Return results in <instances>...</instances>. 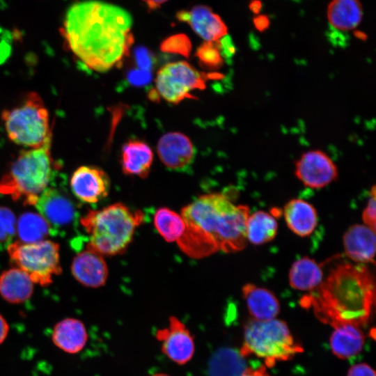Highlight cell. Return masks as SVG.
Listing matches in <instances>:
<instances>
[{"instance_id":"cell-7","label":"cell","mask_w":376,"mask_h":376,"mask_svg":"<svg viewBox=\"0 0 376 376\" xmlns=\"http://www.w3.org/2000/svg\"><path fill=\"white\" fill-rule=\"evenodd\" d=\"M303 351L286 323L272 319L258 321L252 319L245 324L240 354L244 357L254 354L265 360L270 367L277 361L292 359Z\"/></svg>"},{"instance_id":"cell-36","label":"cell","mask_w":376,"mask_h":376,"mask_svg":"<svg viewBox=\"0 0 376 376\" xmlns=\"http://www.w3.org/2000/svg\"><path fill=\"white\" fill-rule=\"evenodd\" d=\"M347 376H375V373L369 365L362 363L352 366Z\"/></svg>"},{"instance_id":"cell-25","label":"cell","mask_w":376,"mask_h":376,"mask_svg":"<svg viewBox=\"0 0 376 376\" xmlns=\"http://www.w3.org/2000/svg\"><path fill=\"white\" fill-rule=\"evenodd\" d=\"M290 286L299 290H313L323 281V272L315 260L303 257L295 261L289 271Z\"/></svg>"},{"instance_id":"cell-30","label":"cell","mask_w":376,"mask_h":376,"mask_svg":"<svg viewBox=\"0 0 376 376\" xmlns=\"http://www.w3.org/2000/svg\"><path fill=\"white\" fill-rule=\"evenodd\" d=\"M196 56L199 63L209 70H217L224 64L219 40L203 42L196 49Z\"/></svg>"},{"instance_id":"cell-17","label":"cell","mask_w":376,"mask_h":376,"mask_svg":"<svg viewBox=\"0 0 376 376\" xmlns=\"http://www.w3.org/2000/svg\"><path fill=\"white\" fill-rule=\"evenodd\" d=\"M343 241L345 252L350 259L375 264V231L366 225L354 224L345 233Z\"/></svg>"},{"instance_id":"cell-8","label":"cell","mask_w":376,"mask_h":376,"mask_svg":"<svg viewBox=\"0 0 376 376\" xmlns=\"http://www.w3.org/2000/svg\"><path fill=\"white\" fill-rule=\"evenodd\" d=\"M59 245L45 240L34 243L12 242L7 251L10 260L31 278L42 286L49 285L54 276L62 272Z\"/></svg>"},{"instance_id":"cell-42","label":"cell","mask_w":376,"mask_h":376,"mask_svg":"<svg viewBox=\"0 0 376 376\" xmlns=\"http://www.w3.org/2000/svg\"><path fill=\"white\" fill-rule=\"evenodd\" d=\"M151 376H171L170 375L165 373H156Z\"/></svg>"},{"instance_id":"cell-24","label":"cell","mask_w":376,"mask_h":376,"mask_svg":"<svg viewBox=\"0 0 376 376\" xmlns=\"http://www.w3.org/2000/svg\"><path fill=\"white\" fill-rule=\"evenodd\" d=\"M363 16L362 6L359 0H332L328 6L327 17L338 30L355 29Z\"/></svg>"},{"instance_id":"cell-23","label":"cell","mask_w":376,"mask_h":376,"mask_svg":"<svg viewBox=\"0 0 376 376\" xmlns=\"http://www.w3.org/2000/svg\"><path fill=\"white\" fill-rule=\"evenodd\" d=\"M334 327L330 346L334 355L339 359H347L361 351L365 338L359 327L351 324H340Z\"/></svg>"},{"instance_id":"cell-3","label":"cell","mask_w":376,"mask_h":376,"mask_svg":"<svg viewBox=\"0 0 376 376\" xmlns=\"http://www.w3.org/2000/svg\"><path fill=\"white\" fill-rule=\"evenodd\" d=\"M315 289V293L304 299L303 304L311 305L321 320L333 327L340 324L359 327L369 320L375 285L366 266L339 265Z\"/></svg>"},{"instance_id":"cell-14","label":"cell","mask_w":376,"mask_h":376,"mask_svg":"<svg viewBox=\"0 0 376 376\" xmlns=\"http://www.w3.org/2000/svg\"><path fill=\"white\" fill-rule=\"evenodd\" d=\"M157 150L163 164L178 171H186L192 164L196 154L191 141L179 132H171L162 136Z\"/></svg>"},{"instance_id":"cell-29","label":"cell","mask_w":376,"mask_h":376,"mask_svg":"<svg viewBox=\"0 0 376 376\" xmlns=\"http://www.w3.org/2000/svg\"><path fill=\"white\" fill-rule=\"evenodd\" d=\"M154 225L159 235L168 242H177L186 228L182 216L167 207H160L156 211Z\"/></svg>"},{"instance_id":"cell-10","label":"cell","mask_w":376,"mask_h":376,"mask_svg":"<svg viewBox=\"0 0 376 376\" xmlns=\"http://www.w3.org/2000/svg\"><path fill=\"white\" fill-rule=\"evenodd\" d=\"M53 181L40 195L35 206L49 224L51 235H65L77 226L78 212L66 190Z\"/></svg>"},{"instance_id":"cell-11","label":"cell","mask_w":376,"mask_h":376,"mask_svg":"<svg viewBox=\"0 0 376 376\" xmlns=\"http://www.w3.org/2000/svg\"><path fill=\"white\" fill-rule=\"evenodd\" d=\"M155 338L161 343L162 353L176 364L183 366L192 359L194 338L187 326L176 317H170L168 327L158 329Z\"/></svg>"},{"instance_id":"cell-6","label":"cell","mask_w":376,"mask_h":376,"mask_svg":"<svg viewBox=\"0 0 376 376\" xmlns=\"http://www.w3.org/2000/svg\"><path fill=\"white\" fill-rule=\"evenodd\" d=\"M1 118L8 137L19 146L37 148L52 141L48 110L36 92L26 93L18 104L4 109Z\"/></svg>"},{"instance_id":"cell-40","label":"cell","mask_w":376,"mask_h":376,"mask_svg":"<svg viewBox=\"0 0 376 376\" xmlns=\"http://www.w3.org/2000/svg\"><path fill=\"white\" fill-rule=\"evenodd\" d=\"M150 9H155L168 0H142Z\"/></svg>"},{"instance_id":"cell-19","label":"cell","mask_w":376,"mask_h":376,"mask_svg":"<svg viewBox=\"0 0 376 376\" xmlns=\"http://www.w3.org/2000/svg\"><path fill=\"white\" fill-rule=\"evenodd\" d=\"M52 339L53 343L63 352L77 354L86 346L88 334L81 320L68 318L59 321L54 326Z\"/></svg>"},{"instance_id":"cell-21","label":"cell","mask_w":376,"mask_h":376,"mask_svg":"<svg viewBox=\"0 0 376 376\" xmlns=\"http://www.w3.org/2000/svg\"><path fill=\"white\" fill-rule=\"evenodd\" d=\"M283 215L288 227L300 237L310 235L318 224V214L314 206L299 198L291 199L285 204Z\"/></svg>"},{"instance_id":"cell-22","label":"cell","mask_w":376,"mask_h":376,"mask_svg":"<svg viewBox=\"0 0 376 376\" xmlns=\"http://www.w3.org/2000/svg\"><path fill=\"white\" fill-rule=\"evenodd\" d=\"M33 282L26 273L15 267L0 274V295L10 304H22L30 299Z\"/></svg>"},{"instance_id":"cell-2","label":"cell","mask_w":376,"mask_h":376,"mask_svg":"<svg viewBox=\"0 0 376 376\" xmlns=\"http://www.w3.org/2000/svg\"><path fill=\"white\" fill-rule=\"evenodd\" d=\"M249 212L248 206L235 205L222 194L201 195L182 209L186 228L177 242L183 252L196 258L219 250L241 251L247 242Z\"/></svg>"},{"instance_id":"cell-18","label":"cell","mask_w":376,"mask_h":376,"mask_svg":"<svg viewBox=\"0 0 376 376\" xmlns=\"http://www.w3.org/2000/svg\"><path fill=\"white\" fill-rule=\"evenodd\" d=\"M242 295L249 314L253 320L265 321L274 319L280 311V304L269 290L253 283L242 287Z\"/></svg>"},{"instance_id":"cell-33","label":"cell","mask_w":376,"mask_h":376,"mask_svg":"<svg viewBox=\"0 0 376 376\" xmlns=\"http://www.w3.org/2000/svg\"><path fill=\"white\" fill-rule=\"evenodd\" d=\"M375 204V186H373L370 190V196L362 213V219L364 225L368 226L374 231H375L376 227Z\"/></svg>"},{"instance_id":"cell-16","label":"cell","mask_w":376,"mask_h":376,"mask_svg":"<svg viewBox=\"0 0 376 376\" xmlns=\"http://www.w3.org/2000/svg\"><path fill=\"white\" fill-rule=\"evenodd\" d=\"M71 272L78 282L89 288L104 285L108 277V267L103 256L87 247L73 258Z\"/></svg>"},{"instance_id":"cell-13","label":"cell","mask_w":376,"mask_h":376,"mask_svg":"<svg viewBox=\"0 0 376 376\" xmlns=\"http://www.w3.org/2000/svg\"><path fill=\"white\" fill-rule=\"evenodd\" d=\"M73 195L81 202L94 204L106 198L110 189V180L99 167L84 165L72 173L70 181Z\"/></svg>"},{"instance_id":"cell-20","label":"cell","mask_w":376,"mask_h":376,"mask_svg":"<svg viewBox=\"0 0 376 376\" xmlns=\"http://www.w3.org/2000/svg\"><path fill=\"white\" fill-rule=\"evenodd\" d=\"M152 161V149L142 141L130 140L122 147L121 167L125 175L146 178L150 173Z\"/></svg>"},{"instance_id":"cell-12","label":"cell","mask_w":376,"mask_h":376,"mask_svg":"<svg viewBox=\"0 0 376 376\" xmlns=\"http://www.w3.org/2000/svg\"><path fill=\"white\" fill-rule=\"evenodd\" d=\"M295 175L306 186L322 188L338 175V169L323 151L313 150L304 153L295 163Z\"/></svg>"},{"instance_id":"cell-41","label":"cell","mask_w":376,"mask_h":376,"mask_svg":"<svg viewBox=\"0 0 376 376\" xmlns=\"http://www.w3.org/2000/svg\"><path fill=\"white\" fill-rule=\"evenodd\" d=\"M260 3L259 1H257V2H255L253 3V7H251V8L253 9V10L255 12V11H258L259 10V8H260Z\"/></svg>"},{"instance_id":"cell-15","label":"cell","mask_w":376,"mask_h":376,"mask_svg":"<svg viewBox=\"0 0 376 376\" xmlns=\"http://www.w3.org/2000/svg\"><path fill=\"white\" fill-rule=\"evenodd\" d=\"M176 17L189 24L207 42L217 41L227 35L228 29L221 17L206 6L197 5L190 10H180Z\"/></svg>"},{"instance_id":"cell-9","label":"cell","mask_w":376,"mask_h":376,"mask_svg":"<svg viewBox=\"0 0 376 376\" xmlns=\"http://www.w3.org/2000/svg\"><path fill=\"white\" fill-rule=\"evenodd\" d=\"M213 75L200 72L186 61L169 63L157 72V93L166 102L178 104L184 99L194 98L191 91L205 89L206 80Z\"/></svg>"},{"instance_id":"cell-31","label":"cell","mask_w":376,"mask_h":376,"mask_svg":"<svg viewBox=\"0 0 376 376\" xmlns=\"http://www.w3.org/2000/svg\"><path fill=\"white\" fill-rule=\"evenodd\" d=\"M17 219L8 207L0 206V252L7 249L16 235Z\"/></svg>"},{"instance_id":"cell-4","label":"cell","mask_w":376,"mask_h":376,"mask_svg":"<svg viewBox=\"0 0 376 376\" xmlns=\"http://www.w3.org/2000/svg\"><path fill=\"white\" fill-rule=\"evenodd\" d=\"M51 143L22 150L0 179V194L24 205H35L58 175V165L51 155Z\"/></svg>"},{"instance_id":"cell-26","label":"cell","mask_w":376,"mask_h":376,"mask_svg":"<svg viewBox=\"0 0 376 376\" xmlns=\"http://www.w3.org/2000/svg\"><path fill=\"white\" fill-rule=\"evenodd\" d=\"M246 367L240 351L221 348L211 357L208 364L209 376H242Z\"/></svg>"},{"instance_id":"cell-37","label":"cell","mask_w":376,"mask_h":376,"mask_svg":"<svg viewBox=\"0 0 376 376\" xmlns=\"http://www.w3.org/2000/svg\"><path fill=\"white\" fill-rule=\"evenodd\" d=\"M9 331V325L0 313V345L5 340Z\"/></svg>"},{"instance_id":"cell-35","label":"cell","mask_w":376,"mask_h":376,"mask_svg":"<svg viewBox=\"0 0 376 376\" xmlns=\"http://www.w3.org/2000/svg\"><path fill=\"white\" fill-rule=\"evenodd\" d=\"M127 81L134 86H144L152 80L150 71L141 69H132L127 74Z\"/></svg>"},{"instance_id":"cell-27","label":"cell","mask_w":376,"mask_h":376,"mask_svg":"<svg viewBox=\"0 0 376 376\" xmlns=\"http://www.w3.org/2000/svg\"><path fill=\"white\" fill-rule=\"evenodd\" d=\"M278 224L271 214L259 210L248 216L246 223L247 240L256 245L272 241L276 235Z\"/></svg>"},{"instance_id":"cell-34","label":"cell","mask_w":376,"mask_h":376,"mask_svg":"<svg viewBox=\"0 0 376 376\" xmlns=\"http://www.w3.org/2000/svg\"><path fill=\"white\" fill-rule=\"evenodd\" d=\"M134 58L141 70L150 71L155 64L153 54L146 47H138L134 50Z\"/></svg>"},{"instance_id":"cell-32","label":"cell","mask_w":376,"mask_h":376,"mask_svg":"<svg viewBox=\"0 0 376 376\" xmlns=\"http://www.w3.org/2000/svg\"><path fill=\"white\" fill-rule=\"evenodd\" d=\"M191 48L189 38L182 33L169 36L160 45V49L163 52L178 54L186 58L189 56Z\"/></svg>"},{"instance_id":"cell-28","label":"cell","mask_w":376,"mask_h":376,"mask_svg":"<svg viewBox=\"0 0 376 376\" xmlns=\"http://www.w3.org/2000/svg\"><path fill=\"white\" fill-rule=\"evenodd\" d=\"M16 233L18 241L34 243L45 240L51 232L49 224L40 214L26 212L17 220Z\"/></svg>"},{"instance_id":"cell-1","label":"cell","mask_w":376,"mask_h":376,"mask_svg":"<svg viewBox=\"0 0 376 376\" xmlns=\"http://www.w3.org/2000/svg\"><path fill=\"white\" fill-rule=\"evenodd\" d=\"M131 15L99 0L73 3L64 17L65 46L87 68L104 72L127 56L134 42Z\"/></svg>"},{"instance_id":"cell-5","label":"cell","mask_w":376,"mask_h":376,"mask_svg":"<svg viewBox=\"0 0 376 376\" xmlns=\"http://www.w3.org/2000/svg\"><path fill=\"white\" fill-rule=\"evenodd\" d=\"M143 214L116 203L101 210H89L80 224L89 235L86 247L102 256H113L125 251L132 240Z\"/></svg>"},{"instance_id":"cell-38","label":"cell","mask_w":376,"mask_h":376,"mask_svg":"<svg viewBox=\"0 0 376 376\" xmlns=\"http://www.w3.org/2000/svg\"><path fill=\"white\" fill-rule=\"evenodd\" d=\"M242 376H271L269 375L265 367L262 366L256 369L247 368Z\"/></svg>"},{"instance_id":"cell-39","label":"cell","mask_w":376,"mask_h":376,"mask_svg":"<svg viewBox=\"0 0 376 376\" xmlns=\"http://www.w3.org/2000/svg\"><path fill=\"white\" fill-rule=\"evenodd\" d=\"M269 22L264 16L259 17L255 20V24L258 29L263 30L268 26Z\"/></svg>"}]
</instances>
